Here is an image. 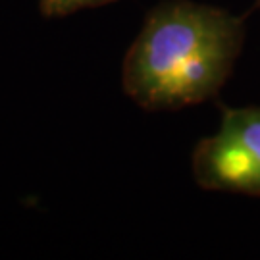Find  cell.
Returning <instances> with one entry per match:
<instances>
[{
	"mask_svg": "<svg viewBox=\"0 0 260 260\" xmlns=\"http://www.w3.org/2000/svg\"><path fill=\"white\" fill-rule=\"evenodd\" d=\"M245 33V16L191 0L162 2L123 58V93L150 112L205 103L230 79Z\"/></svg>",
	"mask_w": 260,
	"mask_h": 260,
	"instance_id": "1",
	"label": "cell"
},
{
	"mask_svg": "<svg viewBox=\"0 0 260 260\" xmlns=\"http://www.w3.org/2000/svg\"><path fill=\"white\" fill-rule=\"evenodd\" d=\"M193 176L206 191L260 197V106H223L218 131L193 150Z\"/></svg>",
	"mask_w": 260,
	"mask_h": 260,
	"instance_id": "2",
	"label": "cell"
},
{
	"mask_svg": "<svg viewBox=\"0 0 260 260\" xmlns=\"http://www.w3.org/2000/svg\"><path fill=\"white\" fill-rule=\"evenodd\" d=\"M112 2L116 0H41L39 6H41L43 16L47 18H64L79 10L99 8V6H106Z\"/></svg>",
	"mask_w": 260,
	"mask_h": 260,
	"instance_id": "3",
	"label": "cell"
},
{
	"mask_svg": "<svg viewBox=\"0 0 260 260\" xmlns=\"http://www.w3.org/2000/svg\"><path fill=\"white\" fill-rule=\"evenodd\" d=\"M258 8H260V0H254V6L251 8V12L252 10H258Z\"/></svg>",
	"mask_w": 260,
	"mask_h": 260,
	"instance_id": "4",
	"label": "cell"
}]
</instances>
